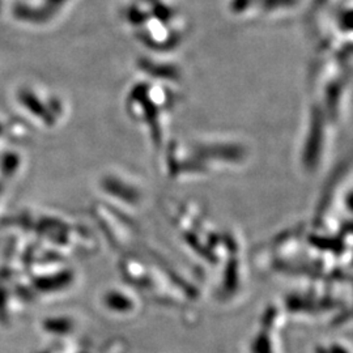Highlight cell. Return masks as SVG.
Listing matches in <instances>:
<instances>
[{"label": "cell", "instance_id": "6da1fadb", "mask_svg": "<svg viewBox=\"0 0 353 353\" xmlns=\"http://www.w3.org/2000/svg\"><path fill=\"white\" fill-rule=\"evenodd\" d=\"M137 303L134 293L123 288H113L105 294V305L114 316L132 314L138 309Z\"/></svg>", "mask_w": 353, "mask_h": 353}]
</instances>
